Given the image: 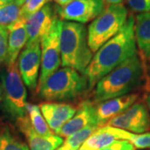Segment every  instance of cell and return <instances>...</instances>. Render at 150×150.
<instances>
[{"mask_svg": "<svg viewBox=\"0 0 150 150\" xmlns=\"http://www.w3.org/2000/svg\"><path fill=\"white\" fill-rule=\"evenodd\" d=\"M134 23V16L129 15L121 31L107 41L93 56L83 73L89 89L116 67L137 54Z\"/></svg>", "mask_w": 150, "mask_h": 150, "instance_id": "obj_1", "label": "cell"}, {"mask_svg": "<svg viewBox=\"0 0 150 150\" xmlns=\"http://www.w3.org/2000/svg\"><path fill=\"white\" fill-rule=\"evenodd\" d=\"M144 66L138 54L124 61L97 83L93 100L97 103L123 96L139 85Z\"/></svg>", "mask_w": 150, "mask_h": 150, "instance_id": "obj_2", "label": "cell"}, {"mask_svg": "<svg viewBox=\"0 0 150 150\" xmlns=\"http://www.w3.org/2000/svg\"><path fill=\"white\" fill-rule=\"evenodd\" d=\"M61 65L83 74L93 59L88 43V30L83 23L62 20L60 33Z\"/></svg>", "mask_w": 150, "mask_h": 150, "instance_id": "obj_3", "label": "cell"}, {"mask_svg": "<svg viewBox=\"0 0 150 150\" xmlns=\"http://www.w3.org/2000/svg\"><path fill=\"white\" fill-rule=\"evenodd\" d=\"M87 88L88 83L84 75L72 68L64 67L49 76L38 92L49 102L68 101L79 97Z\"/></svg>", "mask_w": 150, "mask_h": 150, "instance_id": "obj_4", "label": "cell"}, {"mask_svg": "<svg viewBox=\"0 0 150 150\" xmlns=\"http://www.w3.org/2000/svg\"><path fill=\"white\" fill-rule=\"evenodd\" d=\"M128 19V10L123 4H110L93 19L88 28V43L93 53L121 31Z\"/></svg>", "mask_w": 150, "mask_h": 150, "instance_id": "obj_5", "label": "cell"}, {"mask_svg": "<svg viewBox=\"0 0 150 150\" xmlns=\"http://www.w3.org/2000/svg\"><path fill=\"white\" fill-rule=\"evenodd\" d=\"M0 77L6 112L15 120L25 117L27 115V91L18 68V62L8 65L1 72Z\"/></svg>", "mask_w": 150, "mask_h": 150, "instance_id": "obj_6", "label": "cell"}, {"mask_svg": "<svg viewBox=\"0 0 150 150\" xmlns=\"http://www.w3.org/2000/svg\"><path fill=\"white\" fill-rule=\"evenodd\" d=\"M61 24L62 20L55 17L49 31L41 39V69L38 88L49 76L59 70L62 63L59 42Z\"/></svg>", "mask_w": 150, "mask_h": 150, "instance_id": "obj_7", "label": "cell"}, {"mask_svg": "<svg viewBox=\"0 0 150 150\" xmlns=\"http://www.w3.org/2000/svg\"><path fill=\"white\" fill-rule=\"evenodd\" d=\"M103 0H73L64 7H57L61 20L86 23L95 19L105 8Z\"/></svg>", "mask_w": 150, "mask_h": 150, "instance_id": "obj_8", "label": "cell"}, {"mask_svg": "<svg viewBox=\"0 0 150 150\" xmlns=\"http://www.w3.org/2000/svg\"><path fill=\"white\" fill-rule=\"evenodd\" d=\"M105 126L144 134L150 129L149 114L143 103H134L127 110L110 119Z\"/></svg>", "mask_w": 150, "mask_h": 150, "instance_id": "obj_9", "label": "cell"}, {"mask_svg": "<svg viewBox=\"0 0 150 150\" xmlns=\"http://www.w3.org/2000/svg\"><path fill=\"white\" fill-rule=\"evenodd\" d=\"M18 68L24 84L30 90H35L38 87V74L41 69V43L26 45L18 60Z\"/></svg>", "mask_w": 150, "mask_h": 150, "instance_id": "obj_10", "label": "cell"}, {"mask_svg": "<svg viewBox=\"0 0 150 150\" xmlns=\"http://www.w3.org/2000/svg\"><path fill=\"white\" fill-rule=\"evenodd\" d=\"M56 15L51 4H47L42 9L25 18L28 42L26 45L41 42L42 38L49 31Z\"/></svg>", "mask_w": 150, "mask_h": 150, "instance_id": "obj_11", "label": "cell"}, {"mask_svg": "<svg viewBox=\"0 0 150 150\" xmlns=\"http://www.w3.org/2000/svg\"><path fill=\"white\" fill-rule=\"evenodd\" d=\"M18 129L27 139L31 150H56L64 143V139L59 135L43 136L38 134L33 128L28 116L16 120Z\"/></svg>", "mask_w": 150, "mask_h": 150, "instance_id": "obj_12", "label": "cell"}, {"mask_svg": "<svg viewBox=\"0 0 150 150\" xmlns=\"http://www.w3.org/2000/svg\"><path fill=\"white\" fill-rule=\"evenodd\" d=\"M39 108L50 129L56 134L77 112L72 104L66 103L44 102Z\"/></svg>", "mask_w": 150, "mask_h": 150, "instance_id": "obj_13", "label": "cell"}, {"mask_svg": "<svg viewBox=\"0 0 150 150\" xmlns=\"http://www.w3.org/2000/svg\"><path fill=\"white\" fill-rule=\"evenodd\" d=\"M89 125H97L99 127L96 107L91 102L85 101L81 104L74 117L65 123L57 134L62 138H68Z\"/></svg>", "mask_w": 150, "mask_h": 150, "instance_id": "obj_14", "label": "cell"}, {"mask_svg": "<svg viewBox=\"0 0 150 150\" xmlns=\"http://www.w3.org/2000/svg\"><path fill=\"white\" fill-rule=\"evenodd\" d=\"M138 97L139 95L136 93H128L100 103L96 107L97 118L99 127L105 126L110 119L131 107L138 99Z\"/></svg>", "mask_w": 150, "mask_h": 150, "instance_id": "obj_15", "label": "cell"}, {"mask_svg": "<svg viewBox=\"0 0 150 150\" xmlns=\"http://www.w3.org/2000/svg\"><path fill=\"white\" fill-rule=\"evenodd\" d=\"M8 43L5 59L7 66L16 63L19 53L27 44L28 36L25 27V18L21 17L18 21L8 26Z\"/></svg>", "mask_w": 150, "mask_h": 150, "instance_id": "obj_16", "label": "cell"}, {"mask_svg": "<svg viewBox=\"0 0 150 150\" xmlns=\"http://www.w3.org/2000/svg\"><path fill=\"white\" fill-rule=\"evenodd\" d=\"M126 132L118 128L103 126L90 135L83 145L89 150L103 149L117 140H125Z\"/></svg>", "mask_w": 150, "mask_h": 150, "instance_id": "obj_17", "label": "cell"}, {"mask_svg": "<svg viewBox=\"0 0 150 150\" xmlns=\"http://www.w3.org/2000/svg\"><path fill=\"white\" fill-rule=\"evenodd\" d=\"M134 33L141 54L146 59H150V12L142 13L136 17Z\"/></svg>", "mask_w": 150, "mask_h": 150, "instance_id": "obj_18", "label": "cell"}, {"mask_svg": "<svg viewBox=\"0 0 150 150\" xmlns=\"http://www.w3.org/2000/svg\"><path fill=\"white\" fill-rule=\"evenodd\" d=\"M40 108L36 104H32L27 103L26 111L28 114V118L31 122L33 128L38 134L43 136L53 135L54 133L50 129L48 123L43 118V114L39 109Z\"/></svg>", "mask_w": 150, "mask_h": 150, "instance_id": "obj_19", "label": "cell"}, {"mask_svg": "<svg viewBox=\"0 0 150 150\" xmlns=\"http://www.w3.org/2000/svg\"><path fill=\"white\" fill-rule=\"evenodd\" d=\"M99 127L89 125L76 134L66 138V140L56 150H79L88 137L93 134Z\"/></svg>", "mask_w": 150, "mask_h": 150, "instance_id": "obj_20", "label": "cell"}, {"mask_svg": "<svg viewBox=\"0 0 150 150\" xmlns=\"http://www.w3.org/2000/svg\"><path fill=\"white\" fill-rule=\"evenodd\" d=\"M21 18V6L15 2L0 6V25L8 27Z\"/></svg>", "mask_w": 150, "mask_h": 150, "instance_id": "obj_21", "label": "cell"}, {"mask_svg": "<svg viewBox=\"0 0 150 150\" xmlns=\"http://www.w3.org/2000/svg\"><path fill=\"white\" fill-rule=\"evenodd\" d=\"M0 150H29V148L4 129L0 132Z\"/></svg>", "mask_w": 150, "mask_h": 150, "instance_id": "obj_22", "label": "cell"}, {"mask_svg": "<svg viewBox=\"0 0 150 150\" xmlns=\"http://www.w3.org/2000/svg\"><path fill=\"white\" fill-rule=\"evenodd\" d=\"M50 2V0H26L21 7V17L28 18L33 14Z\"/></svg>", "mask_w": 150, "mask_h": 150, "instance_id": "obj_23", "label": "cell"}, {"mask_svg": "<svg viewBox=\"0 0 150 150\" xmlns=\"http://www.w3.org/2000/svg\"><path fill=\"white\" fill-rule=\"evenodd\" d=\"M127 140L134 145L135 149H150V133L133 134L131 132H129Z\"/></svg>", "mask_w": 150, "mask_h": 150, "instance_id": "obj_24", "label": "cell"}, {"mask_svg": "<svg viewBox=\"0 0 150 150\" xmlns=\"http://www.w3.org/2000/svg\"><path fill=\"white\" fill-rule=\"evenodd\" d=\"M8 43V29L0 25V64L5 61Z\"/></svg>", "mask_w": 150, "mask_h": 150, "instance_id": "obj_25", "label": "cell"}, {"mask_svg": "<svg viewBox=\"0 0 150 150\" xmlns=\"http://www.w3.org/2000/svg\"><path fill=\"white\" fill-rule=\"evenodd\" d=\"M129 7L134 12H150V0H126Z\"/></svg>", "mask_w": 150, "mask_h": 150, "instance_id": "obj_26", "label": "cell"}, {"mask_svg": "<svg viewBox=\"0 0 150 150\" xmlns=\"http://www.w3.org/2000/svg\"><path fill=\"white\" fill-rule=\"evenodd\" d=\"M100 150H135V147L128 140H117Z\"/></svg>", "mask_w": 150, "mask_h": 150, "instance_id": "obj_27", "label": "cell"}, {"mask_svg": "<svg viewBox=\"0 0 150 150\" xmlns=\"http://www.w3.org/2000/svg\"><path fill=\"white\" fill-rule=\"evenodd\" d=\"M54 1L57 4L58 6L64 7V6L68 5L69 4H70L73 0H54Z\"/></svg>", "mask_w": 150, "mask_h": 150, "instance_id": "obj_28", "label": "cell"}, {"mask_svg": "<svg viewBox=\"0 0 150 150\" xmlns=\"http://www.w3.org/2000/svg\"><path fill=\"white\" fill-rule=\"evenodd\" d=\"M104 3H107L108 5L110 4H122L123 0H103Z\"/></svg>", "mask_w": 150, "mask_h": 150, "instance_id": "obj_29", "label": "cell"}, {"mask_svg": "<svg viewBox=\"0 0 150 150\" xmlns=\"http://www.w3.org/2000/svg\"><path fill=\"white\" fill-rule=\"evenodd\" d=\"M13 2H14V0H0V6L5 5V4H10Z\"/></svg>", "mask_w": 150, "mask_h": 150, "instance_id": "obj_30", "label": "cell"}, {"mask_svg": "<svg viewBox=\"0 0 150 150\" xmlns=\"http://www.w3.org/2000/svg\"><path fill=\"white\" fill-rule=\"evenodd\" d=\"M14 2L16 3L17 4H18V5L22 7V5L26 2V0H14Z\"/></svg>", "mask_w": 150, "mask_h": 150, "instance_id": "obj_31", "label": "cell"}, {"mask_svg": "<svg viewBox=\"0 0 150 150\" xmlns=\"http://www.w3.org/2000/svg\"><path fill=\"white\" fill-rule=\"evenodd\" d=\"M3 97H4V93H3V87H2V83H0V102L3 101Z\"/></svg>", "mask_w": 150, "mask_h": 150, "instance_id": "obj_32", "label": "cell"}, {"mask_svg": "<svg viewBox=\"0 0 150 150\" xmlns=\"http://www.w3.org/2000/svg\"><path fill=\"white\" fill-rule=\"evenodd\" d=\"M147 103H148V107L149 108L150 111V95H149V97L147 98Z\"/></svg>", "mask_w": 150, "mask_h": 150, "instance_id": "obj_33", "label": "cell"}, {"mask_svg": "<svg viewBox=\"0 0 150 150\" xmlns=\"http://www.w3.org/2000/svg\"><path fill=\"white\" fill-rule=\"evenodd\" d=\"M79 150H89V149H87L86 147H84L83 145H82V146H81V148Z\"/></svg>", "mask_w": 150, "mask_h": 150, "instance_id": "obj_34", "label": "cell"}]
</instances>
